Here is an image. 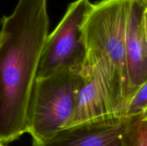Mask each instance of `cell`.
<instances>
[{
  "label": "cell",
  "mask_w": 147,
  "mask_h": 146,
  "mask_svg": "<svg viewBox=\"0 0 147 146\" xmlns=\"http://www.w3.org/2000/svg\"><path fill=\"white\" fill-rule=\"evenodd\" d=\"M129 120L118 117L65 128L48 140L32 141V146H122V135Z\"/></svg>",
  "instance_id": "8992f818"
},
{
  "label": "cell",
  "mask_w": 147,
  "mask_h": 146,
  "mask_svg": "<svg viewBox=\"0 0 147 146\" xmlns=\"http://www.w3.org/2000/svg\"><path fill=\"white\" fill-rule=\"evenodd\" d=\"M146 7L144 0L131 1L126 31L129 100L147 80V43L143 28L144 11Z\"/></svg>",
  "instance_id": "52a82bcc"
},
{
  "label": "cell",
  "mask_w": 147,
  "mask_h": 146,
  "mask_svg": "<svg viewBox=\"0 0 147 146\" xmlns=\"http://www.w3.org/2000/svg\"><path fill=\"white\" fill-rule=\"evenodd\" d=\"M81 72L64 70L37 79L27 113V132L32 141L51 138L71 116L83 85Z\"/></svg>",
  "instance_id": "3957f363"
},
{
  "label": "cell",
  "mask_w": 147,
  "mask_h": 146,
  "mask_svg": "<svg viewBox=\"0 0 147 146\" xmlns=\"http://www.w3.org/2000/svg\"><path fill=\"white\" fill-rule=\"evenodd\" d=\"M131 1L95 3L83 25L87 49L85 64L96 65L104 77L119 117H123L129 100L126 31Z\"/></svg>",
  "instance_id": "7a4b0ae2"
},
{
  "label": "cell",
  "mask_w": 147,
  "mask_h": 146,
  "mask_svg": "<svg viewBox=\"0 0 147 146\" xmlns=\"http://www.w3.org/2000/svg\"><path fill=\"white\" fill-rule=\"evenodd\" d=\"M47 0H18L1 19L0 143L27 132L29 104L49 34Z\"/></svg>",
  "instance_id": "6da1fadb"
},
{
  "label": "cell",
  "mask_w": 147,
  "mask_h": 146,
  "mask_svg": "<svg viewBox=\"0 0 147 146\" xmlns=\"http://www.w3.org/2000/svg\"><path fill=\"white\" fill-rule=\"evenodd\" d=\"M0 146H5V145H4V144H3V143H0Z\"/></svg>",
  "instance_id": "8fae6325"
},
{
  "label": "cell",
  "mask_w": 147,
  "mask_h": 146,
  "mask_svg": "<svg viewBox=\"0 0 147 146\" xmlns=\"http://www.w3.org/2000/svg\"><path fill=\"white\" fill-rule=\"evenodd\" d=\"M145 116H147V80L134 93L123 113V117L129 119Z\"/></svg>",
  "instance_id": "9c48e42d"
},
{
  "label": "cell",
  "mask_w": 147,
  "mask_h": 146,
  "mask_svg": "<svg viewBox=\"0 0 147 146\" xmlns=\"http://www.w3.org/2000/svg\"><path fill=\"white\" fill-rule=\"evenodd\" d=\"M144 1L145 4H146V6H147V0H144Z\"/></svg>",
  "instance_id": "7c38bea8"
},
{
  "label": "cell",
  "mask_w": 147,
  "mask_h": 146,
  "mask_svg": "<svg viewBox=\"0 0 147 146\" xmlns=\"http://www.w3.org/2000/svg\"><path fill=\"white\" fill-rule=\"evenodd\" d=\"M122 146H147V116L130 119L122 135Z\"/></svg>",
  "instance_id": "ba28073f"
},
{
  "label": "cell",
  "mask_w": 147,
  "mask_h": 146,
  "mask_svg": "<svg viewBox=\"0 0 147 146\" xmlns=\"http://www.w3.org/2000/svg\"><path fill=\"white\" fill-rule=\"evenodd\" d=\"M93 6L90 0H76L69 4L59 24L47 36L37 79L64 70L82 71L87 58L83 25Z\"/></svg>",
  "instance_id": "277c9868"
},
{
  "label": "cell",
  "mask_w": 147,
  "mask_h": 146,
  "mask_svg": "<svg viewBox=\"0 0 147 146\" xmlns=\"http://www.w3.org/2000/svg\"><path fill=\"white\" fill-rule=\"evenodd\" d=\"M84 77L76 107L65 128L118 118L104 77L97 67L85 64ZM62 129V130H63Z\"/></svg>",
  "instance_id": "5b68a950"
},
{
  "label": "cell",
  "mask_w": 147,
  "mask_h": 146,
  "mask_svg": "<svg viewBox=\"0 0 147 146\" xmlns=\"http://www.w3.org/2000/svg\"><path fill=\"white\" fill-rule=\"evenodd\" d=\"M143 28H144V32L145 39H146V42L147 43V7H146V9H145L144 11Z\"/></svg>",
  "instance_id": "30bf717a"
}]
</instances>
